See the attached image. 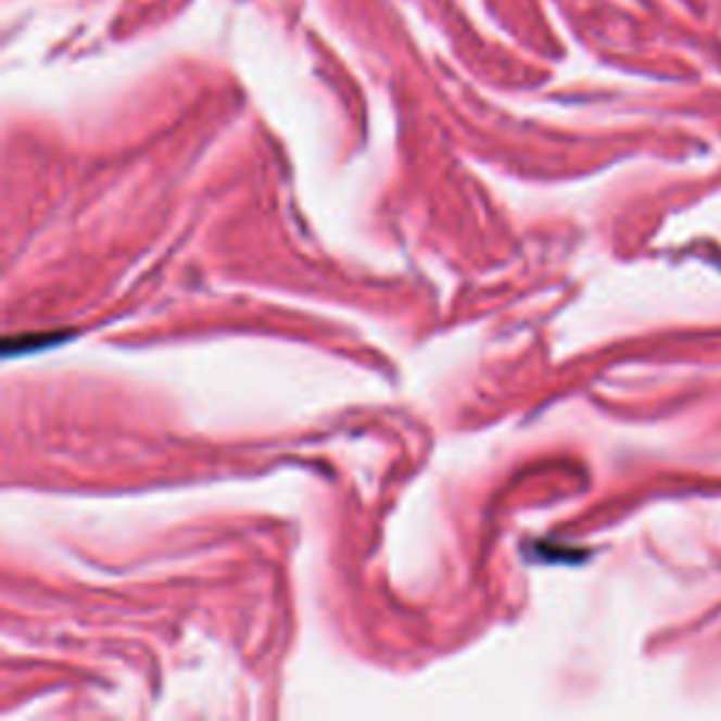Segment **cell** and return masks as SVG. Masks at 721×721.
Returning a JSON list of instances; mask_svg holds the SVG:
<instances>
[]
</instances>
